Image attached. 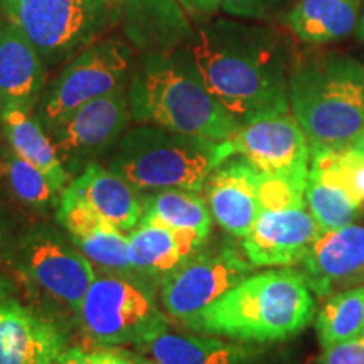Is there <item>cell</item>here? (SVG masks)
<instances>
[{
	"label": "cell",
	"mask_w": 364,
	"mask_h": 364,
	"mask_svg": "<svg viewBox=\"0 0 364 364\" xmlns=\"http://www.w3.org/2000/svg\"><path fill=\"white\" fill-rule=\"evenodd\" d=\"M354 149H358V150H361V152H364V130H363L361 136H359V139H358L356 145H354Z\"/></svg>",
	"instance_id": "cell-36"
},
{
	"label": "cell",
	"mask_w": 364,
	"mask_h": 364,
	"mask_svg": "<svg viewBox=\"0 0 364 364\" xmlns=\"http://www.w3.org/2000/svg\"><path fill=\"white\" fill-rule=\"evenodd\" d=\"M253 268L247 257L233 247H203L161 284L164 311L186 324L247 279Z\"/></svg>",
	"instance_id": "cell-11"
},
{
	"label": "cell",
	"mask_w": 364,
	"mask_h": 364,
	"mask_svg": "<svg viewBox=\"0 0 364 364\" xmlns=\"http://www.w3.org/2000/svg\"><path fill=\"white\" fill-rule=\"evenodd\" d=\"M0 135L14 152L43 171L54 189L59 193L65 191L71 176L59 161L51 136L36 118L34 112H27L12 105H2Z\"/></svg>",
	"instance_id": "cell-21"
},
{
	"label": "cell",
	"mask_w": 364,
	"mask_h": 364,
	"mask_svg": "<svg viewBox=\"0 0 364 364\" xmlns=\"http://www.w3.org/2000/svg\"><path fill=\"white\" fill-rule=\"evenodd\" d=\"M19 233L21 231H17L16 221L12 220L9 208L6 206V203L0 199V260H7L9 253H11Z\"/></svg>",
	"instance_id": "cell-32"
},
{
	"label": "cell",
	"mask_w": 364,
	"mask_h": 364,
	"mask_svg": "<svg viewBox=\"0 0 364 364\" xmlns=\"http://www.w3.org/2000/svg\"><path fill=\"white\" fill-rule=\"evenodd\" d=\"M316 364H364V334L324 348Z\"/></svg>",
	"instance_id": "cell-29"
},
{
	"label": "cell",
	"mask_w": 364,
	"mask_h": 364,
	"mask_svg": "<svg viewBox=\"0 0 364 364\" xmlns=\"http://www.w3.org/2000/svg\"><path fill=\"white\" fill-rule=\"evenodd\" d=\"M4 16L31 41L48 68L65 65L118 26L112 9L98 0H12Z\"/></svg>",
	"instance_id": "cell-7"
},
{
	"label": "cell",
	"mask_w": 364,
	"mask_h": 364,
	"mask_svg": "<svg viewBox=\"0 0 364 364\" xmlns=\"http://www.w3.org/2000/svg\"><path fill=\"white\" fill-rule=\"evenodd\" d=\"M262 179V172L243 157H230L204 184L213 220L235 238H245L260 216Z\"/></svg>",
	"instance_id": "cell-15"
},
{
	"label": "cell",
	"mask_w": 364,
	"mask_h": 364,
	"mask_svg": "<svg viewBox=\"0 0 364 364\" xmlns=\"http://www.w3.org/2000/svg\"><path fill=\"white\" fill-rule=\"evenodd\" d=\"M66 338L16 299L0 302V364H58Z\"/></svg>",
	"instance_id": "cell-16"
},
{
	"label": "cell",
	"mask_w": 364,
	"mask_h": 364,
	"mask_svg": "<svg viewBox=\"0 0 364 364\" xmlns=\"http://www.w3.org/2000/svg\"><path fill=\"white\" fill-rule=\"evenodd\" d=\"M277 0H216L218 9L240 19H265Z\"/></svg>",
	"instance_id": "cell-30"
},
{
	"label": "cell",
	"mask_w": 364,
	"mask_h": 364,
	"mask_svg": "<svg viewBox=\"0 0 364 364\" xmlns=\"http://www.w3.org/2000/svg\"><path fill=\"white\" fill-rule=\"evenodd\" d=\"M11 2L12 0H0V9H2V14H4V9H6Z\"/></svg>",
	"instance_id": "cell-37"
},
{
	"label": "cell",
	"mask_w": 364,
	"mask_h": 364,
	"mask_svg": "<svg viewBox=\"0 0 364 364\" xmlns=\"http://www.w3.org/2000/svg\"><path fill=\"white\" fill-rule=\"evenodd\" d=\"M314 314L307 282L300 272L284 267L248 275L186 326L203 334L265 344L297 336Z\"/></svg>",
	"instance_id": "cell-3"
},
{
	"label": "cell",
	"mask_w": 364,
	"mask_h": 364,
	"mask_svg": "<svg viewBox=\"0 0 364 364\" xmlns=\"http://www.w3.org/2000/svg\"><path fill=\"white\" fill-rule=\"evenodd\" d=\"M188 48L209 93L240 124L290 108L284 59L263 29L208 22L194 31Z\"/></svg>",
	"instance_id": "cell-1"
},
{
	"label": "cell",
	"mask_w": 364,
	"mask_h": 364,
	"mask_svg": "<svg viewBox=\"0 0 364 364\" xmlns=\"http://www.w3.org/2000/svg\"><path fill=\"white\" fill-rule=\"evenodd\" d=\"M231 157L225 142L140 124L118 140L107 167L140 194L166 189L201 193L209 174Z\"/></svg>",
	"instance_id": "cell-5"
},
{
	"label": "cell",
	"mask_w": 364,
	"mask_h": 364,
	"mask_svg": "<svg viewBox=\"0 0 364 364\" xmlns=\"http://www.w3.org/2000/svg\"><path fill=\"white\" fill-rule=\"evenodd\" d=\"M226 144L231 157H243L263 174L307 179L311 144L290 108L243 122Z\"/></svg>",
	"instance_id": "cell-12"
},
{
	"label": "cell",
	"mask_w": 364,
	"mask_h": 364,
	"mask_svg": "<svg viewBox=\"0 0 364 364\" xmlns=\"http://www.w3.org/2000/svg\"><path fill=\"white\" fill-rule=\"evenodd\" d=\"M63 193L86 203L124 233H130L142 220V194L120 174L98 162L73 177Z\"/></svg>",
	"instance_id": "cell-19"
},
{
	"label": "cell",
	"mask_w": 364,
	"mask_h": 364,
	"mask_svg": "<svg viewBox=\"0 0 364 364\" xmlns=\"http://www.w3.org/2000/svg\"><path fill=\"white\" fill-rule=\"evenodd\" d=\"M181 7L184 9L188 16L198 17V16H209L220 11L218 9L216 0H177Z\"/></svg>",
	"instance_id": "cell-33"
},
{
	"label": "cell",
	"mask_w": 364,
	"mask_h": 364,
	"mask_svg": "<svg viewBox=\"0 0 364 364\" xmlns=\"http://www.w3.org/2000/svg\"><path fill=\"white\" fill-rule=\"evenodd\" d=\"M76 317L90 339L108 346H139L169 327L156 285L134 272L97 273Z\"/></svg>",
	"instance_id": "cell-6"
},
{
	"label": "cell",
	"mask_w": 364,
	"mask_h": 364,
	"mask_svg": "<svg viewBox=\"0 0 364 364\" xmlns=\"http://www.w3.org/2000/svg\"><path fill=\"white\" fill-rule=\"evenodd\" d=\"M204 245L206 243L177 233L162 223L142 218L129 233L130 268L135 275L161 287L186 258Z\"/></svg>",
	"instance_id": "cell-20"
},
{
	"label": "cell",
	"mask_w": 364,
	"mask_h": 364,
	"mask_svg": "<svg viewBox=\"0 0 364 364\" xmlns=\"http://www.w3.org/2000/svg\"><path fill=\"white\" fill-rule=\"evenodd\" d=\"M361 0H299L287 12L285 24L307 44H329L356 29Z\"/></svg>",
	"instance_id": "cell-23"
},
{
	"label": "cell",
	"mask_w": 364,
	"mask_h": 364,
	"mask_svg": "<svg viewBox=\"0 0 364 364\" xmlns=\"http://www.w3.org/2000/svg\"><path fill=\"white\" fill-rule=\"evenodd\" d=\"M12 294H14L12 280L9 279V277L2 275V273H0V302H4V300L11 299Z\"/></svg>",
	"instance_id": "cell-34"
},
{
	"label": "cell",
	"mask_w": 364,
	"mask_h": 364,
	"mask_svg": "<svg viewBox=\"0 0 364 364\" xmlns=\"http://www.w3.org/2000/svg\"><path fill=\"white\" fill-rule=\"evenodd\" d=\"M134 75L132 46L102 38L65 63L36 105L34 115L46 130L91 100L127 90Z\"/></svg>",
	"instance_id": "cell-9"
},
{
	"label": "cell",
	"mask_w": 364,
	"mask_h": 364,
	"mask_svg": "<svg viewBox=\"0 0 364 364\" xmlns=\"http://www.w3.org/2000/svg\"><path fill=\"white\" fill-rule=\"evenodd\" d=\"M149 364H247L248 353L238 344L162 331L135 346Z\"/></svg>",
	"instance_id": "cell-22"
},
{
	"label": "cell",
	"mask_w": 364,
	"mask_h": 364,
	"mask_svg": "<svg viewBox=\"0 0 364 364\" xmlns=\"http://www.w3.org/2000/svg\"><path fill=\"white\" fill-rule=\"evenodd\" d=\"M100 4H103V6H107L108 9H112L113 14L117 16L118 19V24H120V11L124 9V6L127 4V0H98Z\"/></svg>",
	"instance_id": "cell-35"
},
{
	"label": "cell",
	"mask_w": 364,
	"mask_h": 364,
	"mask_svg": "<svg viewBox=\"0 0 364 364\" xmlns=\"http://www.w3.org/2000/svg\"><path fill=\"white\" fill-rule=\"evenodd\" d=\"M0 189L12 201L38 215L56 211L61 193L53 188L41 169L22 159L9 145L0 144Z\"/></svg>",
	"instance_id": "cell-25"
},
{
	"label": "cell",
	"mask_w": 364,
	"mask_h": 364,
	"mask_svg": "<svg viewBox=\"0 0 364 364\" xmlns=\"http://www.w3.org/2000/svg\"><path fill=\"white\" fill-rule=\"evenodd\" d=\"M48 85V66L38 49L4 16L0 22V107L34 112Z\"/></svg>",
	"instance_id": "cell-18"
},
{
	"label": "cell",
	"mask_w": 364,
	"mask_h": 364,
	"mask_svg": "<svg viewBox=\"0 0 364 364\" xmlns=\"http://www.w3.org/2000/svg\"><path fill=\"white\" fill-rule=\"evenodd\" d=\"M300 265V275L317 297L364 285V226L322 231Z\"/></svg>",
	"instance_id": "cell-14"
},
{
	"label": "cell",
	"mask_w": 364,
	"mask_h": 364,
	"mask_svg": "<svg viewBox=\"0 0 364 364\" xmlns=\"http://www.w3.org/2000/svg\"><path fill=\"white\" fill-rule=\"evenodd\" d=\"M306 203L322 231L353 225L361 206L341 186L309 171Z\"/></svg>",
	"instance_id": "cell-27"
},
{
	"label": "cell",
	"mask_w": 364,
	"mask_h": 364,
	"mask_svg": "<svg viewBox=\"0 0 364 364\" xmlns=\"http://www.w3.org/2000/svg\"><path fill=\"white\" fill-rule=\"evenodd\" d=\"M6 263L27 287L56 300L75 316L97 277V268L71 240L46 225L21 231Z\"/></svg>",
	"instance_id": "cell-8"
},
{
	"label": "cell",
	"mask_w": 364,
	"mask_h": 364,
	"mask_svg": "<svg viewBox=\"0 0 364 364\" xmlns=\"http://www.w3.org/2000/svg\"><path fill=\"white\" fill-rule=\"evenodd\" d=\"M321 233L306 201L265 208L243 238V255L255 268L292 267L306 258Z\"/></svg>",
	"instance_id": "cell-13"
},
{
	"label": "cell",
	"mask_w": 364,
	"mask_h": 364,
	"mask_svg": "<svg viewBox=\"0 0 364 364\" xmlns=\"http://www.w3.org/2000/svg\"><path fill=\"white\" fill-rule=\"evenodd\" d=\"M132 120L129 88L91 100L48 129L71 179L112 152Z\"/></svg>",
	"instance_id": "cell-10"
},
{
	"label": "cell",
	"mask_w": 364,
	"mask_h": 364,
	"mask_svg": "<svg viewBox=\"0 0 364 364\" xmlns=\"http://www.w3.org/2000/svg\"><path fill=\"white\" fill-rule=\"evenodd\" d=\"M142 218L162 223L181 235L206 243L213 228V215L204 196L198 191L166 189L142 194Z\"/></svg>",
	"instance_id": "cell-24"
},
{
	"label": "cell",
	"mask_w": 364,
	"mask_h": 364,
	"mask_svg": "<svg viewBox=\"0 0 364 364\" xmlns=\"http://www.w3.org/2000/svg\"><path fill=\"white\" fill-rule=\"evenodd\" d=\"M2 19H4V14H2V9H0V22H2Z\"/></svg>",
	"instance_id": "cell-39"
},
{
	"label": "cell",
	"mask_w": 364,
	"mask_h": 364,
	"mask_svg": "<svg viewBox=\"0 0 364 364\" xmlns=\"http://www.w3.org/2000/svg\"><path fill=\"white\" fill-rule=\"evenodd\" d=\"M316 331L322 349L364 334V285L327 297L317 312Z\"/></svg>",
	"instance_id": "cell-26"
},
{
	"label": "cell",
	"mask_w": 364,
	"mask_h": 364,
	"mask_svg": "<svg viewBox=\"0 0 364 364\" xmlns=\"http://www.w3.org/2000/svg\"><path fill=\"white\" fill-rule=\"evenodd\" d=\"M309 171L336 182L359 206H364V152L361 150L354 147L314 150Z\"/></svg>",
	"instance_id": "cell-28"
},
{
	"label": "cell",
	"mask_w": 364,
	"mask_h": 364,
	"mask_svg": "<svg viewBox=\"0 0 364 364\" xmlns=\"http://www.w3.org/2000/svg\"><path fill=\"white\" fill-rule=\"evenodd\" d=\"M289 105L311 152L354 147L364 130V66L343 54L300 63L289 76Z\"/></svg>",
	"instance_id": "cell-4"
},
{
	"label": "cell",
	"mask_w": 364,
	"mask_h": 364,
	"mask_svg": "<svg viewBox=\"0 0 364 364\" xmlns=\"http://www.w3.org/2000/svg\"><path fill=\"white\" fill-rule=\"evenodd\" d=\"M132 120L213 142H225L240 122L209 93L188 44L147 51L129 85Z\"/></svg>",
	"instance_id": "cell-2"
},
{
	"label": "cell",
	"mask_w": 364,
	"mask_h": 364,
	"mask_svg": "<svg viewBox=\"0 0 364 364\" xmlns=\"http://www.w3.org/2000/svg\"><path fill=\"white\" fill-rule=\"evenodd\" d=\"M56 220L71 243L95 267L105 272L129 273V235L100 216L88 204L61 193Z\"/></svg>",
	"instance_id": "cell-17"
},
{
	"label": "cell",
	"mask_w": 364,
	"mask_h": 364,
	"mask_svg": "<svg viewBox=\"0 0 364 364\" xmlns=\"http://www.w3.org/2000/svg\"><path fill=\"white\" fill-rule=\"evenodd\" d=\"M359 31H361V36H364V16L361 19V26H359Z\"/></svg>",
	"instance_id": "cell-38"
},
{
	"label": "cell",
	"mask_w": 364,
	"mask_h": 364,
	"mask_svg": "<svg viewBox=\"0 0 364 364\" xmlns=\"http://www.w3.org/2000/svg\"><path fill=\"white\" fill-rule=\"evenodd\" d=\"M58 364H135L129 358L112 351H86L83 348H68Z\"/></svg>",
	"instance_id": "cell-31"
}]
</instances>
